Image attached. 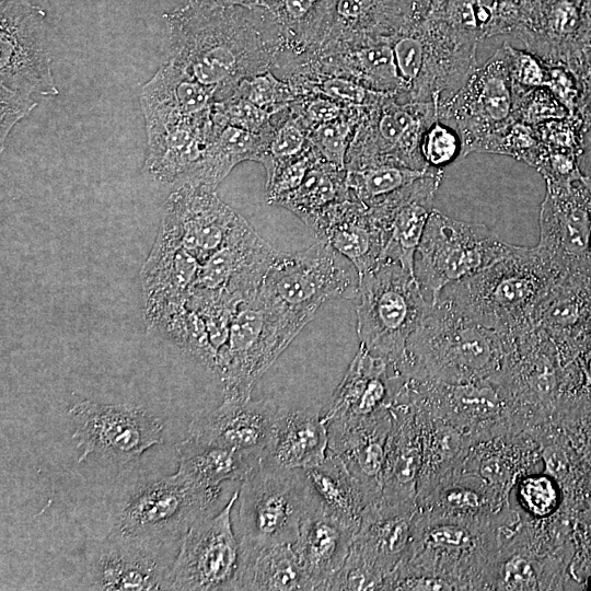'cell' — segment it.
<instances>
[{
	"label": "cell",
	"mask_w": 591,
	"mask_h": 591,
	"mask_svg": "<svg viewBox=\"0 0 591 591\" xmlns=\"http://www.w3.org/2000/svg\"><path fill=\"white\" fill-rule=\"evenodd\" d=\"M357 531L320 505L304 518L293 548L314 590H325L327 581L344 565Z\"/></svg>",
	"instance_id": "32"
},
{
	"label": "cell",
	"mask_w": 591,
	"mask_h": 591,
	"mask_svg": "<svg viewBox=\"0 0 591 591\" xmlns=\"http://www.w3.org/2000/svg\"><path fill=\"white\" fill-rule=\"evenodd\" d=\"M389 432L381 498L389 502L416 503L422 466L419 421L412 403L397 389L390 405Z\"/></svg>",
	"instance_id": "28"
},
{
	"label": "cell",
	"mask_w": 591,
	"mask_h": 591,
	"mask_svg": "<svg viewBox=\"0 0 591 591\" xmlns=\"http://www.w3.org/2000/svg\"><path fill=\"white\" fill-rule=\"evenodd\" d=\"M503 341L450 302L437 299L407 343L399 374L444 383L494 381L501 368Z\"/></svg>",
	"instance_id": "4"
},
{
	"label": "cell",
	"mask_w": 591,
	"mask_h": 591,
	"mask_svg": "<svg viewBox=\"0 0 591 591\" xmlns=\"http://www.w3.org/2000/svg\"><path fill=\"white\" fill-rule=\"evenodd\" d=\"M437 118V102H401L393 94H382L363 111L347 153L346 170L380 164L428 170L420 142Z\"/></svg>",
	"instance_id": "12"
},
{
	"label": "cell",
	"mask_w": 591,
	"mask_h": 591,
	"mask_svg": "<svg viewBox=\"0 0 591 591\" xmlns=\"http://www.w3.org/2000/svg\"><path fill=\"white\" fill-rule=\"evenodd\" d=\"M578 166L591 190V125L582 126L581 151L578 157Z\"/></svg>",
	"instance_id": "59"
},
{
	"label": "cell",
	"mask_w": 591,
	"mask_h": 591,
	"mask_svg": "<svg viewBox=\"0 0 591 591\" xmlns=\"http://www.w3.org/2000/svg\"><path fill=\"white\" fill-rule=\"evenodd\" d=\"M366 107L349 105L338 118L310 130L309 141L321 159L346 169L347 153Z\"/></svg>",
	"instance_id": "48"
},
{
	"label": "cell",
	"mask_w": 591,
	"mask_h": 591,
	"mask_svg": "<svg viewBox=\"0 0 591 591\" xmlns=\"http://www.w3.org/2000/svg\"><path fill=\"white\" fill-rule=\"evenodd\" d=\"M420 153L428 169L443 170L463 157L461 137L455 128L437 118L422 135Z\"/></svg>",
	"instance_id": "51"
},
{
	"label": "cell",
	"mask_w": 591,
	"mask_h": 591,
	"mask_svg": "<svg viewBox=\"0 0 591 591\" xmlns=\"http://www.w3.org/2000/svg\"><path fill=\"white\" fill-rule=\"evenodd\" d=\"M278 253L241 216L223 244L201 263L195 288L244 300L260 288Z\"/></svg>",
	"instance_id": "19"
},
{
	"label": "cell",
	"mask_w": 591,
	"mask_h": 591,
	"mask_svg": "<svg viewBox=\"0 0 591 591\" xmlns=\"http://www.w3.org/2000/svg\"><path fill=\"white\" fill-rule=\"evenodd\" d=\"M334 0H262L278 22L283 47L276 62L299 58L316 50L323 37Z\"/></svg>",
	"instance_id": "40"
},
{
	"label": "cell",
	"mask_w": 591,
	"mask_h": 591,
	"mask_svg": "<svg viewBox=\"0 0 591 591\" xmlns=\"http://www.w3.org/2000/svg\"><path fill=\"white\" fill-rule=\"evenodd\" d=\"M545 183L536 246L565 278H591V190L582 175Z\"/></svg>",
	"instance_id": "15"
},
{
	"label": "cell",
	"mask_w": 591,
	"mask_h": 591,
	"mask_svg": "<svg viewBox=\"0 0 591 591\" xmlns=\"http://www.w3.org/2000/svg\"><path fill=\"white\" fill-rule=\"evenodd\" d=\"M536 327L561 345L591 332V278L570 277L559 282L545 300Z\"/></svg>",
	"instance_id": "39"
},
{
	"label": "cell",
	"mask_w": 591,
	"mask_h": 591,
	"mask_svg": "<svg viewBox=\"0 0 591 591\" xmlns=\"http://www.w3.org/2000/svg\"><path fill=\"white\" fill-rule=\"evenodd\" d=\"M36 97L0 84V142H4L12 128L37 106Z\"/></svg>",
	"instance_id": "56"
},
{
	"label": "cell",
	"mask_w": 591,
	"mask_h": 591,
	"mask_svg": "<svg viewBox=\"0 0 591 591\" xmlns=\"http://www.w3.org/2000/svg\"><path fill=\"white\" fill-rule=\"evenodd\" d=\"M175 450L178 459L176 472L196 484L215 488H221L223 482H242L262 459L190 436L178 442Z\"/></svg>",
	"instance_id": "38"
},
{
	"label": "cell",
	"mask_w": 591,
	"mask_h": 591,
	"mask_svg": "<svg viewBox=\"0 0 591 591\" xmlns=\"http://www.w3.org/2000/svg\"><path fill=\"white\" fill-rule=\"evenodd\" d=\"M582 10H583L587 35L589 39L590 60H591V0H583Z\"/></svg>",
	"instance_id": "62"
},
{
	"label": "cell",
	"mask_w": 591,
	"mask_h": 591,
	"mask_svg": "<svg viewBox=\"0 0 591 591\" xmlns=\"http://www.w3.org/2000/svg\"><path fill=\"white\" fill-rule=\"evenodd\" d=\"M318 159H321V157L311 146L302 155L278 165L268 176H266V201L270 205L278 206L285 197L290 195L301 185L306 173Z\"/></svg>",
	"instance_id": "54"
},
{
	"label": "cell",
	"mask_w": 591,
	"mask_h": 591,
	"mask_svg": "<svg viewBox=\"0 0 591 591\" xmlns=\"http://www.w3.org/2000/svg\"><path fill=\"white\" fill-rule=\"evenodd\" d=\"M239 501L242 558L266 547L293 545L304 518L318 505L303 470L277 466L264 457L242 480Z\"/></svg>",
	"instance_id": "6"
},
{
	"label": "cell",
	"mask_w": 591,
	"mask_h": 591,
	"mask_svg": "<svg viewBox=\"0 0 591 591\" xmlns=\"http://www.w3.org/2000/svg\"><path fill=\"white\" fill-rule=\"evenodd\" d=\"M309 322L267 298L260 288L239 305L216 374L223 399L251 398L257 381Z\"/></svg>",
	"instance_id": "5"
},
{
	"label": "cell",
	"mask_w": 591,
	"mask_h": 591,
	"mask_svg": "<svg viewBox=\"0 0 591 591\" xmlns=\"http://www.w3.org/2000/svg\"><path fill=\"white\" fill-rule=\"evenodd\" d=\"M266 147L259 163L268 176L278 165L289 162L306 152L309 127L290 105L273 116Z\"/></svg>",
	"instance_id": "46"
},
{
	"label": "cell",
	"mask_w": 591,
	"mask_h": 591,
	"mask_svg": "<svg viewBox=\"0 0 591 591\" xmlns=\"http://www.w3.org/2000/svg\"><path fill=\"white\" fill-rule=\"evenodd\" d=\"M303 471L320 507L358 529L369 503L362 487L343 460L328 450L321 463Z\"/></svg>",
	"instance_id": "41"
},
{
	"label": "cell",
	"mask_w": 591,
	"mask_h": 591,
	"mask_svg": "<svg viewBox=\"0 0 591 591\" xmlns=\"http://www.w3.org/2000/svg\"><path fill=\"white\" fill-rule=\"evenodd\" d=\"M417 512V503L412 502L380 499L368 505L350 552L372 566L385 580L408 553Z\"/></svg>",
	"instance_id": "27"
},
{
	"label": "cell",
	"mask_w": 591,
	"mask_h": 591,
	"mask_svg": "<svg viewBox=\"0 0 591 591\" xmlns=\"http://www.w3.org/2000/svg\"><path fill=\"white\" fill-rule=\"evenodd\" d=\"M350 260L359 275L383 262L384 236L368 207L352 196L338 205L314 235Z\"/></svg>",
	"instance_id": "34"
},
{
	"label": "cell",
	"mask_w": 591,
	"mask_h": 591,
	"mask_svg": "<svg viewBox=\"0 0 591 591\" xmlns=\"http://www.w3.org/2000/svg\"><path fill=\"white\" fill-rule=\"evenodd\" d=\"M355 300L360 345L397 366L431 305L415 275L396 262H382L360 275Z\"/></svg>",
	"instance_id": "7"
},
{
	"label": "cell",
	"mask_w": 591,
	"mask_h": 591,
	"mask_svg": "<svg viewBox=\"0 0 591 591\" xmlns=\"http://www.w3.org/2000/svg\"><path fill=\"white\" fill-rule=\"evenodd\" d=\"M431 170H415L395 164L373 165L347 171V185L350 195L369 208L410 185Z\"/></svg>",
	"instance_id": "45"
},
{
	"label": "cell",
	"mask_w": 591,
	"mask_h": 591,
	"mask_svg": "<svg viewBox=\"0 0 591 591\" xmlns=\"http://www.w3.org/2000/svg\"><path fill=\"white\" fill-rule=\"evenodd\" d=\"M271 125L265 131L255 134L213 121V132L204 157L185 182L217 189L222 179L241 162L259 163Z\"/></svg>",
	"instance_id": "37"
},
{
	"label": "cell",
	"mask_w": 591,
	"mask_h": 591,
	"mask_svg": "<svg viewBox=\"0 0 591 591\" xmlns=\"http://www.w3.org/2000/svg\"><path fill=\"white\" fill-rule=\"evenodd\" d=\"M167 58L215 91V102L232 95L244 79L271 70L283 35L264 7L188 4L169 20Z\"/></svg>",
	"instance_id": "1"
},
{
	"label": "cell",
	"mask_w": 591,
	"mask_h": 591,
	"mask_svg": "<svg viewBox=\"0 0 591 591\" xmlns=\"http://www.w3.org/2000/svg\"><path fill=\"white\" fill-rule=\"evenodd\" d=\"M275 114L252 102L237 96H230L213 102L211 107L212 120L219 125H229L255 134L265 131Z\"/></svg>",
	"instance_id": "52"
},
{
	"label": "cell",
	"mask_w": 591,
	"mask_h": 591,
	"mask_svg": "<svg viewBox=\"0 0 591 591\" xmlns=\"http://www.w3.org/2000/svg\"><path fill=\"white\" fill-rule=\"evenodd\" d=\"M146 131L147 174L160 183L178 185L188 178L204 157L213 132L211 108L195 116L146 124Z\"/></svg>",
	"instance_id": "23"
},
{
	"label": "cell",
	"mask_w": 591,
	"mask_h": 591,
	"mask_svg": "<svg viewBox=\"0 0 591 591\" xmlns=\"http://www.w3.org/2000/svg\"><path fill=\"white\" fill-rule=\"evenodd\" d=\"M520 512L512 506L485 519L417 512L408 553L389 575L425 576L453 590H488L489 569L502 543V529Z\"/></svg>",
	"instance_id": "3"
},
{
	"label": "cell",
	"mask_w": 591,
	"mask_h": 591,
	"mask_svg": "<svg viewBox=\"0 0 591 591\" xmlns=\"http://www.w3.org/2000/svg\"><path fill=\"white\" fill-rule=\"evenodd\" d=\"M390 406L369 416H346L327 422L328 450L338 455L362 487L368 503L380 500Z\"/></svg>",
	"instance_id": "22"
},
{
	"label": "cell",
	"mask_w": 591,
	"mask_h": 591,
	"mask_svg": "<svg viewBox=\"0 0 591 591\" xmlns=\"http://www.w3.org/2000/svg\"><path fill=\"white\" fill-rule=\"evenodd\" d=\"M519 86L515 117L532 126L565 118L570 115L566 106L544 86L526 89Z\"/></svg>",
	"instance_id": "53"
},
{
	"label": "cell",
	"mask_w": 591,
	"mask_h": 591,
	"mask_svg": "<svg viewBox=\"0 0 591 591\" xmlns=\"http://www.w3.org/2000/svg\"><path fill=\"white\" fill-rule=\"evenodd\" d=\"M240 218L217 189L185 182L167 197L160 228L202 263L223 244Z\"/></svg>",
	"instance_id": "18"
},
{
	"label": "cell",
	"mask_w": 591,
	"mask_h": 591,
	"mask_svg": "<svg viewBox=\"0 0 591 591\" xmlns=\"http://www.w3.org/2000/svg\"><path fill=\"white\" fill-rule=\"evenodd\" d=\"M237 500L239 490L217 514L200 519L186 532L170 564L165 590H237L243 558L231 520Z\"/></svg>",
	"instance_id": "13"
},
{
	"label": "cell",
	"mask_w": 591,
	"mask_h": 591,
	"mask_svg": "<svg viewBox=\"0 0 591 591\" xmlns=\"http://www.w3.org/2000/svg\"><path fill=\"white\" fill-rule=\"evenodd\" d=\"M510 65L514 82L523 88L545 86L548 65L534 54L510 45Z\"/></svg>",
	"instance_id": "57"
},
{
	"label": "cell",
	"mask_w": 591,
	"mask_h": 591,
	"mask_svg": "<svg viewBox=\"0 0 591 591\" xmlns=\"http://www.w3.org/2000/svg\"><path fill=\"white\" fill-rule=\"evenodd\" d=\"M279 414L273 399H223L218 407L193 418L188 431L199 441L263 457Z\"/></svg>",
	"instance_id": "24"
},
{
	"label": "cell",
	"mask_w": 591,
	"mask_h": 591,
	"mask_svg": "<svg viewBox=\"0 0 591 591\" xmlns=\"http://www.w3.org/2000/svg\"><path fill=\"white\" fill-rule=\"evenodd\" d=\"M418 511L461 519L491 518L511 506L500 493L474 473L450 472L417 493Z\"/></svg>",
	"instance_id": "31"
},
{
	"label": "cell",
	"mask_w": 591,
	"mask_h": 591,
	"mask_svg": "<svg viewBox=\"0 0 591 591\" xmlns=\"http://www.w3.org/2000/svg\"><path fill=\"white\" fill-rule=\"evenodd\" d=\"M587 536L582 538L584 543L582 544V559L581 566L584 567H591V530L588 531Z\"/></svg>",
	"instance_id": "61"
},
{
	"label": "cell",
	"mask_w": 591,
	"mask_h": 591,
	"mask_svg": "<svg viewBox=\"0 0 591 591\" xmlns=\"http://www.w3.org/2000/svg\"><path fill=\"white\" fill-rule=\"evenodd\" d=\"M359 271L323 241L297 252L279 251L260 290L291 313L311 322L327 301L355 300Z\"/></svg>",
	"instance_id": "10"
},
{
	"label": "cell",
	"mask_w": 591,
	"mask_h": 591,
	"mask_svg": "<svg viewBox=\"0 0 591 591\" xmlns=\"http://www.w3.org/2000/svg\"><path fill=\"white\" fill-rule=\"evenodd\" d=\"M73 422L72 440L80 455L128 463L138 460L148 449L162 442L160 418L138 406L80 401L68 408Z\"/></svg>",
	"instance_id": "14"
},
{
	"label": "cell",
	"mask_w": 591,
	"mask_h": 591,
	"mask_svg": "<svg viewBox=\"0 0 591 591\" xmlns=\"http://www.w3.org/2000/svg\"><path fill=\"white\" fill-rule=\"evenodd\" d=\"M190 4L201 7H258L262 5V0H189Z\"/></svg>",
	"instance_id": "60"
},
{
	"label": "cell",
	"mask_w": 591,
	"mask_h": 591,
	"mask_svg": "<svg viewBox=\"0 0 591 591\" xmlns=\"http://www.w3.org/2000/svg\"><path fill=\"white\" fill-rule=\"evenodd\" d=\"M232 95L247 100L274 114L299 101L289 82L278 78L271 70L242 80Z\"/></svg>",
	"instance_id": "49"
},
{
	"label": "cell",
	"mask_w": 591,
	"mask_h": 591,
	"mask_svg": "<svg viewBox=\"0 0 591 591\" xmlns=\"http://www.w3.org/2000/svg\"><path fill=\"white\" fill-rule=\"evenodd\" d=\"M566 279L537 248L512 245L477 274L445 287V300L501 337L536 327L553 289Z\"/></svg>",
	"instance_id": "2"
},
{
	"label": "cell",
	"mask_w": 591,
	"mask_h": 591,
	"mask_svg": "<svg viewBox=\"0 0 591 591\" xmlns=\"http://www.w3.org/2000/svg\"><path fill=\"white\" fill-rule=\"evenodd\" d=\"M328 451V429L320 405L280 410L264 454L268 462L300 468L321 463Z\"/></svg>",
	"instance_id": "33"
},
{
	"label": "cell",
	"mask_w": 591,
	"mask_h": 591,
	"mask_svg": "<svg viewBox=\"0 0 591 591\" xmlns=\"http://www.w3.org/2000/svg\"><path fill=\"white\" fill-rule=\"evenodd\" d=\"M384 577L349 551L340 569L327 581L325 590H381Z\"/></svg>",
	"instance_id": "55"
},
{
	"label": "cell",
	"mask_w": 591,
	"mask_h": 591,
	"mask_svg": "<svg viewBox=\"0 0 591 591\" xmlns=\"http://www.w3.org/2000/svg\"><path fill=\"white\" fill-rule=\"evenodd\" d=\"M586 587H587L588 590H591V575L587 577Z\"/></svg>",
	"instance_id": "63"
},
{
	"label": "cell",
	"mask_w": 591,
	"mask_h": 591,
	"mask_svg": "<svg viewBox=\"0 0 591 591\" xmlns=\"http://www.w3.org/2000/svg\"><path fill=\"white\" fill-rule=\"evenodd\" d=\"M518 92L511 72L510 45L505 43L475 67L455 94L437 104L438 119L460 135L463 157L480 152L488 139L517 120Z\"/></svg>",
	"instance_id": "11"
},
{
	"label": "cell",
	"mask_w": 591,
	"mask_h": 591,
	"mask_svg": "<svg viewBox=\"0 0 591 591\" xmlns=\"http://www.w3.org/2000/svg\"><path fill=\"white\" fill-rule=\"evenodd\" d=\"M538 462V443L531 432L509 431L472 440L461 468L476 474L511 500L517 480L526 473L536 472Z\"/></svg>",
	"instance_id": "30"
},
{
	"label": "cell",
	"mask_w": 591,
	"mask_h": 591,
	"mask_svg": "<svg viewBox=\"0 0 591 591\" xmlns=\"http://www.w3.org/2000/svg\"><path fill=\"white\" fill-rule=\"evenodd\" d=\"M221 488L196 484L178 472L134 487L117 509L111 534L161 548L181 542L216 506Z\"/></svg>",
	"instance_id": "8"
},
{
	"label": "cell",
	"mask_w": 591,
	"mask_h": 591,
	"mask_svg": "<svg viewBox=\"0 0 591 591\" xmlns=\"http://www.w3.org/2000/svg\"><path fill=\"white\" fill-rule=\"evenodd\" d=\"M348 106L321 95L309 96L290 104L310 130L338 118Z\"/></svg>",
	"instance_id": "58"
},
{
	"label": "cell",
	"mask_w": 591,
	"mask_h": 591,
	"mask_svg": "<svg viewBox=\"0 0 591 591\" xmlns=\"http://www.w3.org/2000/svg\"><path fill=\"white\" fill-rule=\"evenodd\" d=\"M419 20L413 0H334L314 54L326 55L358 43L391 38Z\"/></svg>",
	"instance_id": "25"
},
{
	"label": "cell",
	"mask_w": 591,
	"mask_h": 591,
	"mask_svg": "<svg viewBox=\"0 0 591 591\" xmlns=\"http://www.w3.org/2000/svg\"><path fill=\"white\" fill-rule=\"evenodd\" d=\"M350 196L347 170L318 159L311 166L301 185L285 197L278 206L293 212L311 230Z\"/></svg>",
	"instance_id": "42"
},
{
	"label": "cell",
	"mask_w": 591,
	"mask_h": 591,
	"mask_svg": "<svg viewBox=\"0 0 591 591\" xmlns=\"http://www.w3.org/2000/svg\"><path fill=\"white\" fill-rule=\"evenodd\" d=\"M583 0H524L515 34L543 61L577 76L589 56Z\"/></svg>",
	"instance_id": "17"
},
{
	"label": "cell",
	"mask_w": 591,
	"mask_h": 591,
	"mask_svg": "<svg viewBox=\"0 0 591 591\" xmlns=\"http://www.w3.org/2000/svg\"><path fill=\"white\" fill-rule=\"evenodd\" d=\"M398 378L383 359L362 345L343 380L322 409L324 421L346 416H369L387 408L397 389Z\"/></svg>",
	"instance_id": "29"
},
{
	"label": "cell",
	"mask_w": 591,
	"mask_h": 591,
	"mask_svg": "<svg viewBox=\"0 0 591 591\" xmlns=\"http://www.w3.org/2000/svg\"><path fill=\"white\" fill-rule=\"evenodd\" d=\"M480 152L509 155L535 169L542 153V144L534 126L515 120L495 134Z\"/></svg>",
	"instance_id": "50"
},
{
	"label": "cell",
	"mask_w": 591,
	"mask_h": 591,
	"mask_svg": "<svg viewBox=\"0 0 591 591\" xmlns=\"http://www.w3.org/2000/svg\"><path fill=\"white\" fill-rule=\"evenodd\" d=\"M213 102V90L166 59L140 93L144 121L199 115L209 111Z\"/></svg>",
	"instance_id": "36"
},
{
	"label": "cell",
	"mask_w": 591,
	"mask_h": 591,
	"mask_svg": "<svg viewBox=\"0 0 591 591\" xmlns=\"http://www.w3.org/2000/svg\"><path fill=\"white\" fill-rule=\"evenodd\" d=\"M313 59L318 73L343 76L395 96L402 90L391 38L358 43L326 55L313 54Z\"/></svg>",
	"instance_id": "35"
},
{
	"label": "cell",
	"mask_w": 591,
	"mask_h": 591,
	"mask_svg": "<svg viewBox=\"0 0 591 591\" xmlns=\"http://www.w3.org/2000/svg\"><path fill=\"white\" fill-rule=\"evenodd\" d=\"M159 548L111 534L90 560L83 589L101 591L165 590L170 564Z\"/></svg>",
	"instance_id": "26"
},
{
	"label": "cell",
	"mask_w": 591,
	"mask_h": 591,
	"mask_svg": "<svg viewBox=\"0 0 591 591\" xmlns=\"http://www.w3.org/2000/svg\"><path fill=\"white\" fill-rule=\"evenodd\" d=\"M485 224L431 211L414 260V275L430 303L448 286L464 280L509 252Z\"/></svg>",
	"instance_id": "9"
},
{
	"label": "cell",
	"mask_w": 591,
	"mask_h": 591,
	"mask_svg": "<svg viewBox=\"0 0 591 591\" xmlns=\"http://www.w3.org/2000/svg\"><path fill=\"white\" fill-rule=\"evenodd\" d=\"M237 590H314L292 544L263 548L243 558Z\"/></svg>",
	"instance_id": "44"
},
{
	"label": "cell",
	"mask_w": 591,
	"mask_h": 591,
	"mask_svg": "<svg viewBox=\"0 0 591 591\" xmlns=\"http://www.w3.org/2000/svg\"><path fill=\"white\" fill-rule=\"evenodd\" d=\"M200 266L199 259L171 233L159 229L140 273L143 317L149 331L185 304Z\"/></svg>",
	"instance_id": "20"
},
{
	"label": "cell",
	"mask_w": 591,
	"mask_h": 591,
	"mask_svg": "<svg viewBox=\"0 0 591 591\" xmlns=\"http://www.w3.org/2000/svg\"><path fill=\"white\" fill-rule=\"evenodd\" d=\"M43 16L25 0H1L0 84L35 97L59 93Z\"/></svg>",
	"instance_id": "16"
},
{
	"label": "cell",
	"mask_w": 591,
	"mask_h": 591,
	"mask_svg": "<svg viewBox=\"0 0 591 591\" xmlns=\"http://www.w3.org/2000/svg\"><path fill=\"white\" fill-rule=\"evenodd\" d=\"M429 15L444 19L479 42L515 33L521 9L517 0H441Z\"/></svg>",
	"instance_id": "43"
},
{
	"label": "cell",
	"mask_w": 591,
	"mask_h": 591,
	"mask_svg": "<svg viewBox=\"0 0 591 591\" xmlns=\"http://www.w3.org/2000/svg\"><path fill=\"white\" fill-rule=\"evenodd\" d=\"M443 170H431L369 211L384 236L383 262L398 263L414 274L417 247L433 208Z\"/></svg>",
	"instance_id": "21"
},
{
	"label": "cell",
	"mask_w": 591,
	"mask_h": 591,
	"mask_svg": "<svg viewBox=\"0 0 591 591\" xmlns=\"http://www.w3.org/2000/svg\"><path fill=\"white\" fill-rule=\"evenodd\" d=\"M512 493L519 510L528 518L538 521L556 515L564 502L560 484L543 471L522 475Z\"/></svg>",
	"instance_id": "47"
}]
</instances>
